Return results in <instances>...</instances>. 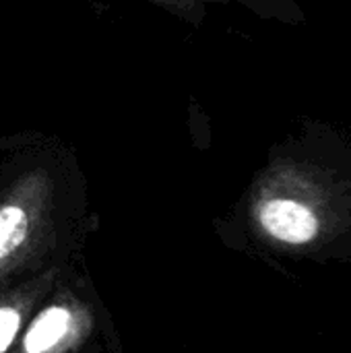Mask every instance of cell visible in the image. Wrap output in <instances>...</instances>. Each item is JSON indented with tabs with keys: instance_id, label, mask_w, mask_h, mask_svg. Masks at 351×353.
Returning <instances> with one entry per match:
<instances>
[{
	"instance_id": "cell-1",
	"label": "cell",
	"mask_w": 351,
	"mask_h": 353,
	"mask_svg": "<svg viewBox=\"0 0 351 353\" xmlns=\"http://www.w3.org/2000/svg\"><path fill=\"white\" fill-rule=\"evenodd\" d=\"M259 221L263 230L283 244H308L319 234L317 215L302 203L273 199L261 205Z\"/></svg>"
},
{
	"instance_id": "cell-2",
	"label": "cell",
	"mask_w": 351,
	"mask_h": 353,
	"mask_svg": "<svg viewBox=\"0 0 351 353\" xmlns=\"http://www.w3.org/2000/svg\"><path fill=\"white\" fill-rule=\"evenodd\" d=\"M72 316L62 306H50L37 314L25 335V352L48 353L54 350L70 331Z\"/></svg>"
},
{
	"instance_id": "cell-3",
	"label": "cell",
	"mask_w": 351,
	"mask_h": 353,
	"mask_svg": "<svg viewBox=\"0 0 351 353\" xmlns=\"http://www.w3.org/2000/svg\"><path fill=\"white\" fill-rule=\"evenodd\" d=\"M27 236V215L17 205L0 207V261L12 254Z\"/></svg>"
},
{
	"instance_id": "cell-4",
	"label": "cell",
	"mask_w": 351,
	"mask_h": 353,
	"mask_svg": "<svg viewBox=\"0 0 351 353\" xmlns=\"http://www.w3.org/2000/svg\"><path fill=\"white\" fill-rule=\"evenodd\" d=\"M21 329V314L12 306L0 308V353H4L14 341Z\"/></svg>"
}]
</instances>
